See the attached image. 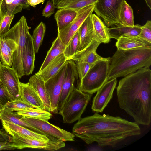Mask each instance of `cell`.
I'll list each match as a JSON object with an SVG mask.
<instances>
[{
  "label": "cell",
  "instance_id": "obj_1",
  "mask_svg": "<svg viewBox=\"0 0 151 151\" xmlns=\"http://www.w3.org/2000/svg\"><path fill=\"white\" fill-rule=\"evenodd\" d=\"M72 132L87 144L96 142L100 147H114L128 137L139 135L141 130L135 122L95 112L92 116L78 119Z\"/></svg>",
  "mask_w": 151,
  "mask_h": 151
},
{
  "label": "cell",
  "instance_id": "obj_2",
  "mask_svg": "<svg viewBox=\"0 0 151 151\" xmlns=\"http://www.w3.org/2000/svg\"><path fill=\"white\" fill-rule=\"evenodd\" d=\"M120 108L138 124L149 125L151 121V70L144 67L125 76L116 88Z\"/></svg>",
  "mask_w": 151,
  "mask_h": 151
},
{
  "label": "cell",
  "instance_id": "obj_3",
  "mask_svg": "<svg viewBox=\"0 0 151 151\" xmlns=\"http://www.w3.org/2000/svg\"><path fill=\"white\" fill-rule=\"evenodd\" d=\"M151 65V46L117 49L110 59L107 80L124 77Z\"/></svg>",
  "mask_w": 151,
  "mask_h": 151
},
{
  "label": "cell",
  "instance_id": "obj_4",
  "mask_svg": "<svg viewBox=\"0 0 151 151\" xmlns=\"http://www.w3.org/2000/svg\"><path fill=\"white\" fill-rule=\"evenodd\" d=\"M26 17L22 16L17 22L6 33L0 35L13 40L17 44V48L12 55V68L17 73L19 79L24 76L22 57L27 35L29 33Z\"/></svg>",
  "mask_w": 151,
  "mask_h": 151
},
{
  "label": "cell",
  "instance_id": "obj_5",
  "mask_svg": "<svg viewBox=\"0 0 151 151\" xmlns=\"http://www.w3.org/2000/svg\"><path fill=\"white\" fill-rule=\"evenodd\" d=\"M92 95L75 88L58 112L63 122L72 123L80 119Z\"/></svg>",
  "mask_w": 151,
  "mask_h": 151
},
{
  "label": "cell",
  "instance_id": "obj_6",
  "mask_svg": "<svg viewBox=\"0 0 151 151\" xmlns=\"http://www.w3.org/2000/svg\"><path fill=\"white\" fill-rule=\"evenodd\" d=\"M110 59L95 63L80 81L78 89L82 92L92 94L96 92L108 81Z\"/></svg>",
  "mask_w": 151,
  "mask_h": 151
},
{
  "label": "cell",
  "instance_id": "obj_7",
  "mask_svg": "<svg viewBox=\"0 0 151 151\" xmlns=\"http://www.w3.org/2000/svg\"><path fill=\"white\" fill-rule=\"evenodd\" d=\"M125 0H99L94 11L108 27L120 25L119 15Z\"/></svg>",
  "mask_w": 151,
  "mask_h": 151
},
{
  "label": "cell",
  "instance_id": "obj_8",
  "mask_svg": "<svg viewBox=\"0 0 151 151\" xmlns=\"http://www.w3.org/2000/svg\"><path fill=\"white\" fill-rule=\"evenodd\" d=\"M21 119L38 129L50 140L54 141H74L75 137L70 132L54 125L48 121L22 116Z\"/></svg>",
  "mask_w": 151,
  "mask_h": 151
},
{
  "label": "cell",
  "instance_id": "obj_9",
  "mask_svg": "<svg viewBox=\"0 0 151 151\" xmlns=\"http://www.w3.org/2000/svg\"><path fill=\"white\" fill-rule=\"evenodd\" d=\"M5 130L12 136V142L16 145L17 149L29 148L54 151L65 146L63 141L51 140L45 141L30 139L22 136L10 129Z\"/></svg>",
  "mask_w": 151,
  "mask_h": 151
},
{
  "label": "cell",
  "instance_id": "obj_10",
  "mask_svg": "<svg viewBox=\"0 0 151 151\" xmlns=\"http://www.w3.org/2000/svg\"><path fill=\"white\" fill-rule=\"evenodd\" d=\"M66 61L59 70L45 82V84L50 101L51 112L58 113V106L67 69Z\"/></svg>",
  "mask_w": 151,
  "mask_h": 151
},
{
  "label": "cell",
  "instance_id": "obj_11",
  "mask_svg": "<svg viewBox=\"0 0 151 151\" xmlns=\"http://www.w3.org/2000/svg\"><path fill=\"white\" fill-rule=\"evenodd\" d=\"M95 6V4L90 5L78 11L74 19L67 26L58 31L57 36L65 45H66L68 44L84 21L92 14Z\"/></svg>",
  "mask_w": 151,
  "mask_h": 151
},
{
  "label": "cell",
  "instance_id": "obj_12",
  "mask_svg": "<svg viewBox=\"0 0 151 151\" xmlns=\"http://www.w3.org/2000/svg\"><path fill=\"white\" fill-rule=\"evenodd\" d=\"M0 79L2 84L8 93L11 101L21 99L19 79L12 68L1 64Z\"/></svg>",
  "mask_w": 151,
  "mask_h": 151
},
{
  "label": "cell",
  "instance_id": "obj_13",
  "mask_svg": "<svg viewBox=\"0 0 151 151\" xmlns=\"http://www.w3.org/2000/svg\"><path fill=\"white\" fill-rule=\"evenodd\" d=\"M66 63L67 69L58 106V111L63 107L74 88V82L78 76L75 62L73 60L70 59L67 60Z\"/></svg>",
  "mask_w": 151,
  "mask_h": 151
},
{
  "label": "cell",
  "instance_id": "obj_14",
  "mask_svg": "<svg viewBox=\"0 0 151 151\" xmlns=\"http://www.w3.org/2000/svg\"><path fill=\"white\" fill-rule=\"evenodd\" d=\"M117 83L116 78L108 81L97 91L91 106L95 112H102L111 99Z\"/></svg>",
  "mask_w": 151,
  "mask_h": 151
},
{
  "label": "cell",
  "instance_id": "obj_15",
  "mask_svg": "<svg viewBox=\"0 0 151 151\" xmlns=\"http://www.w3.org/2000/svg\"><path fill=\"white\" fill-rule=\"evenodd\" d=\"M100 44L94 39L91 44L87 48L83 51L76 53L70 59L73 60L76 63L86 62L92 64L99 60H109L110 57H102L96 53V50Z\"/></svg>",
  "mask_w": 151,
  "mask_h": 151
},
{
  "label": "cell",
  "instance_id": "obj_16",
  "mask_svg": "<svg viewBox=\"0 0 151 151\" xmlns=\"http://www.w3.org/2000/svg\"><path fill=\"white\" fill-rule=\"evenodd\" d=\"M92 14L86 19L78 30L80 45L77 53L85 49L91 44L94 39V31Z\"/></svg>",
  "mask_w": 151,
  "mask_h": 151
},
{
  "label": "cell",
  "instance_id": "obj_17",
  "mask_svg": "<svg viewBox=\"0 0 151 151\" xmlns=\"http://www.w3.org/2000/svg\"><path fill=\"white\" fill-rule=\"evenodd\" d=\"M35 53L32 36L29 32L27 36L22 57V65L24 75H29L32 73L34 70Z\"/></svg>",
  "mask_w": 151,
  "mask_h": 151
},
{
  "label": "cell",
  "instance_id": "obj_18",
  "mask_svg": "<svg viewBox=\"0 0 151 151\" xmlns=\"http://www.w3.org/2000/svg\"><path fill=\"white\" fill-rule=\"evenodd\" d=\"M21 99L34 108L46 110L42 100L37 93L28 83H20Z\"/></svg>",
  "mask_w": 151,
  "mask_h": 151
},
{
  "label": "cell",
  "instance_id": "obj_19",
  "mask_svg": "<svg viewBox=\"0 0 151 151\" xmlns=\"http://www.w3.org/2000/svg\"><path fill=\"white\" fill-rule=\"evenodd\" d=\"M35 91L43 103L47 111L51 112L50 101L47 92L45 81L39 76L35 74L30 77L27 83Z\"/></svg>",
  "mask_w": 151,
  "mask_h": 151
},
{
  "label": "cell",
  "instance_id": "obj_20",
  "mask_svg": "<svg viewBox=\"0 0 151 151\" xmlns=\"http://www.w3.org/2000/svg\"><path fill=\"white\" fill-rule=\"evenodd\" d=\"M2 123L4 129H10L23 137L45 141L50 140L45 135L25 127L6 121H2Z\"/></svg>",
  "mask_w": 151,
  "mask_h": 151
},
{
  "label": "cell",
  "instance_id": "obj_21",
  "mask_svg": "<svg viewBox=\"0 0 151 151\" xmlns=\"http://www.w3.org/2000/svg\"><path fill=\"white\" fill-rule=\"evenodd\" d=\"M141 25L137 24L133 26H127L116 25L108 27V30L110 39L118 40L122 37L138 36L141 31Z\"/></svg>",
  "mask_w": 151,
  "mask_h": 151
},
{
  "label": "cell",
  "instance_id": "obj_22",
  "mask_svg": "<svg viewBox=\"0 0 151 151\" xmlns=\"http://www.w3.org/2000/svg\"><path fill=\"white\" fill-rule=\"evenodd\" d=\"M63 53L53 59L42 70L38 71L35 74L46 81L54 75L68 60Z\"/></svg>",
  "mask_w": 151,
  "mask_h": 151
},
{
  "label": "cell",
  "instance_id": "obj_23",
  "mask_svg": "<svg viewBox=\"0 0 151 151\" xmlns=\"http://www.w3.org/2000/svg\"><path fill=\"white\" fill-rule=\"evenodd\" d=\"M94 31V39L101 43H108L110 40L108 27L102 20L96 14L91 15Z\"/></svg>",
  "mask_w": 151,
  "mask_h": 151
},
{
  "label": "cell",
  "instance_id": "obj_24",
  "mask_svg": "<svg viewBox=\"0 0 151 151\" xmlns=\"http://www.w3.org/2000/svg\"><path fill=\"white\" fill-rule=\"evenodd\" d=\"M117 40L115 45L118 49L125 50L151 46V43L138 36L122 37Z\"/></svg>",
  "mask_w": 151,
  "mask_h": 151
},
{
  "label": "cell",
  "instance_id": "obj_25",
  "mask_svg": "<svg viewBox=\"0 0 151 151\" xmlns=\"http://www.w3.org/2000/svg\"><path fill=\"white\" fill-rule=\"evenodd\" d=\"M22 116L18 114L17 112H13L4 107L3 110L0 113V119L1 121H6L10 122L43 134L40 131L22 120L21 118Z\"/></svg>",
  "mask_w": 151,
  "mask_h": 151
},
{
  "label": "cell",
  "instance_id": "obj_26",
  "mask_svg": "<svg viewBox=\"0 0 151 151\" xmlns=\"http://www.w3.org/2000/svg\"><path fill=\"white\" fill-rule=\"evenodd\" d=\"M29 7L26 0H4L1 10L4 15H12L20 12L23 9H29Z\"/></svg>",
  "mask_w": 151,
  "mask_h": 151
},
{
  "label": "cell",
  "instance_id": "obj_27",
  "mask_svg": "<svg viewBox=\"0 0 151 151\" xmlns=\"http://www.w3.org/2000/svg\"><path fill=\"white\" fill-rule=\"evenodd\" d=\"M77 12L67 8L59 9L54 15L58 31L67 26L76 18Z\"/></svg>",
  "mask_w": 151,
  "mask_h": 151
},
{
  "label": "cell",
  "instance_id": "obj_28",
  "mask_svg": "<svg viewBox=\"0 0 151 151\" xmlns=\"http://www.w3.org/2000/svg\"><path fill=\"white\" fill-rule=\"evenodd\" d=\"M66 45L62 42L59 37L56 38L52 43V45L47 52L45 59L40 67L39 71L44 68L53 59L63 53Z\"/></svg>",
  "mask_w": 151,
  "mask_h": 151
},
{
  "label": "cell",
  "instance_id": "obj_29",
  "mask_svg": "<svg viewBox=\"0 0 151 151\" xmlns=\"http://www.w3.org/2000/svg\"><path fill=\"white\" fill-rule=\"evenodd\" d=\"M99 0H63L56 6L55 8L69 9L77 11L86 6L95 4Z\"/></svg>",
  "mask_w": 151,
  "mask_h": 151
},
{
  "label": "cell",
  "instance_id": "obj_30",
  "mask_svg": "<svg viewBox=\"0 0 151 151\" xmlns=\"http://www.w3.org/2000/svg\"><path fill=\"white\" fill-rule=\"evenodd\" d=\"M120 25L127 26H134L133 10L125 1L122 7L119 15Z\"/></svg>",
  "mask_w": 151,
  "mask_h": 151
},
{
  "label": "cell",
  "instance_id": "obj_31",
  "mask_svg": "<svg viewBox=\"0 0 151 151\" xmlns=\"http://www.w3.org/2000/svg\"><path fill=\"white\" fill-rule=\"evenodd\" d=\"M46 30V25L42 22L33 31L32 37L34 49L36 53H38L39 48L42 44Z\"/></svg>",
  "mask_w": 151,
  "mask_h": 151
},
{
  "label": "cell",
  "instance_id": "obj_32",
  "mask_svg": "<svg viewBox=\"0 0 151 151\" xmlns=\"http://www.w3.org/2000/svg\"><path fill=\"white\" fill-rule=\"evenodd\" d=\"M80 45V39L78 30L66 45L65 48L63 53L68 60H69L77 53Z\"/></svg>",
  "mask_w": 151,
  "mask_h": 151
},
{
  "label": "cell",
  "instance_id": "obj_33",
  "mask_svg": "<svg viewBox=\"0 0 151 151\" xmlns=\"http://www.w3.org/2000/svg\"><path fill=\"white\" fill-rule=\"evenodd\" d=\"M18 114L23 116L37 119L48 121L51 118L52 114L46 110L34 109L29 110L18 111Z\"/></svg>",
  "mask_w": 151,
  "mask_h": 151
},
{
  "label": "cell",
  "instance_id": "obj_34",
  "mask_svg": "<svg viewBox=\"0 0 151 151\" xmlns=\"http://www.w3.org/2000/svg\"><path fill=\"white\" fill-rule=\"evenodd\" d=\"M4 107L11 111H17L31 110L35 109L21 99L9 101L5 104Z\"/></svg>",
  "mask_w": 151,
  "mask_h": 151
},
{
  "label": "cell",
  "instance_id": "obj_35",
  "mask_svg": "<svg viewBox=\"0 0 151 151\" xmlns=\"http://www.w3.org/2000/svg\"><path fill=\"white\" fill-rule=\"evenodd\" d=\"M0 61L2 64L11 67L12 58L6 49L0 42Z\"/></svg>",
  "mask_w": 151,
  "mask_h": 151
},
{
  "label": "cell",
  "instance_id": "obj_36",
  "mask_svg": "<svg viewBox=\"0 0 151 151\" xmlns=\"http://www.w3.org/2000/svg\"><path fill=\"white\" fill-rule=\"evenodd\" d=\"M0 42L9 52L12 57L17 47V44L13 39L0 36Z\"/></svg>",
  "mask_w": 151,
  "mask_h": 151
},
{
  "label": "cell",
  "instance_id": "obj_37",
  "mask_svg": "<svg viewBox=\"0 0 151 151\" xmlns=\"http://www.w3.org/2000/svg\"><path fill=\"white\" fill-rule=\"evenodd\" d=\"M141 31L138 35L150 43H151V21L147 20L146 23L141 27Z\"/></svg>",
  "mask_w": 151,
  "mask_h": 151
},
{
  "label": "cell",
  "instance_id": "obj_38",
  "mask_svg": "<svg viewBox=\"0 0 151 151\" xmlns=\"http://www.w3.org/2000/svg\"><path fill=\"white\" fill-rule=\"evenodd\" d=\"M14 15H4L0 26V35H3L10 29Z\"/></svg>",
  "mask_w": 151,
  "mask_h": 151
},
{
  "label": "cell",
  "instance_id": "obj_39",
  "mask_svg": "<svg viewBox=\"0 0 151 151\" xmlns=\"http://www.w3.org/2000/svg\"><path fill=\"white\" fill-rule=\"evenodd\" d=\"M93 65V64L86 62L76 63L77 70L80 81H81L85 76Z\"/></svg>",
  "mask_w": 151,
  "mask_h": 151
},
{
  "label": "cell",
  "instance_id": "obj_40",
  "mask_svg": "<svg viewBox=\"0 0 151 151\" xmlns=\"http://www.w3.org/2000/svg\"><path fill=\"white\" fill-rule=\"evenodd\" d=\"M55 6L52 1L49 0L47 2L42 12V15L45 17H49L54 13Z\"/></svg>",
  "mask_w": 151,
  "mask_h": 151
},
{
  "label": "cell",
  "instance_id": "obj_41",
  "mask_svg": "<svg viewBox=\"0 0 151 151\" xmlns=\"http://www.w3.org/2000/svg\"><path fill=\"white\" fill-rule=\"evenodd\" d=\"M9 101L11 100L8 93L1 83L0 85V104L4 106Z\"/></svg>",
  "mask_w": 151,
  "mask_h": 151
},
{
  "label": "cell",
  "instance_id": "obj_42",
  "mask_svg": "<svg viewBox=\"0 0 151 151\" xmlns=\"http://www.w3.org/2000/svg\"><path fill=\"white\" fill-rule=\"evenodd\" d=\"M17 149L16 145L10 141L0 142V150H10Z\"/></svg>",
  "mask_w": 151,
  "mask_h": 151
},
{
  "label": "cell",
  "instance_id": "obj_43",
  "mask_svg": "<svg viewBox=\"0 0 151 151\" xmlns=\"http://www.w3.org/2000/svg\"><path fill=\"white\" fill-rule=\"evenodd\" d=\"M12 137L4 131L0 130V142L5 141L12 142Z\"/></svg>",
  "mask_w": 151,
  "mask_h": 151
},
{
  "label": "cell",
  "instance_id": "obj_44",
  "mask_svg": "<svg viewBox=\"0 0 151 151\" xmlns=\"http://www.w3.org/2000/svg\"><path fill=\"white\" fill-rule=\"evenodd\" d=\"M27 3L29 6L35 7L36 6L40 3L42 4L44 3L45 0H26Z\"/></svg>",
  "mask_w": 151,
  "mask_h": 151
},
{
  "label": "cell",
  "instance_id": "obj_45",
  "mask_svg": "<svg viewBox=\"0 0 151 151\" xmlns=\"http://www.w3.org/2000/svg\"><path fill=\"white\" fill-rule=\"evenodd\" d=\"M4 17V15L3 14L1 10V9L0 8V26L2 22V20Z\"/></svg>",
  "mask_w": 151,
  "mask_h": 151
},
{
  "label": "cell",
  "instance_id": "obj_46",
  "mask_svg": "<svg viewBox=\"0 0 151 151\" xmlns=\"http://www.w3.org/2000/svg\"><path fill=\"white\" fill-rule=\"evenodd\" d=\"M146 3L150 9H151V0H145Z\"/></svg>",
  "mask_w": 151,
  "mask_h": 151
},
{
  "label": "cell",
  "instance_id": "obj_47",
  "mask_svg": "<svg viewBox=\"0 0 151 151\" xmlns=\"http://www.w3.org/2000/svg\"><path fill=\"white\" fill-rule=\"evenodd\" d=\"M63 0H52V1L53 4L56 6L60 1Z\"/></svg>",
  "mask_w": 151,
  "mask_h": 151
},
{
  "label": "cell",
  "instance_id": "obj_48",
  "mask_svg": "<svg viewBox=\"0 0 151 151\" xmlns=\"http://www.w3.org/2000/svg\"><path fill=\"white\" fill-rule=\"evenodd\" d=\"M4 108V106L0 104V113Z\"/></svg>",
  "mask_w": 151,
  "mask_h": 151
},
{
  "label": "cell",
  "instance_id": "obj_49",
  "mask_svg": "<svg viewBox=\"0 0 151 151\" xmlns=\"http://www.w3.org/2000/svg\"><path fill=\"white\" fill-rule=\"evenodd\" d=\"M4 0H0V8L1 9V5Z\"/></svg>",
  "mask_w": 151,
  "mask_h": 151
},
{
  "label": "cell",
  "instance_id": "obj_50",
  "mask_svg": "<svg viewBox=\"0 0 151 151\" xmlns=\"http://www.w3.org/2000/svg\"><path fill=\"white\" fill-rule=\"evenodd\" d=\"M1 61H0V65H1ZM1 84V81L0 80V85Z\"/></svg>",
  "mask_w": 151,
  "mask_h": 151
}]
</instances>
